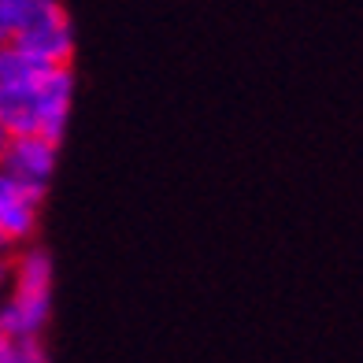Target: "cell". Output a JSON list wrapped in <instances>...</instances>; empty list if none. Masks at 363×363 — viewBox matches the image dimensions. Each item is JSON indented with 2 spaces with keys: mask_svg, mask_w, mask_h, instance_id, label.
Here are the masks:
<instances>
[{
  "mask_svg": "<svg viewBox=\"0 0 363 363\" xmlns=\"http://www.w3.org/2000/svg\"><path fill=\"white\" fill-rule=\"evenodd\" d=\"M63 8V0H0V45L23 34L30 23L45 19L48 11Z\"/></svg>",
  "mask_w": 363,
  "mask_h": 363,
  "instance_id": "cell-7",
  "label": "cell"
},
{
  "mask_svg": "<svg viewBox=\"0 0 363 363\" xmlns=\"http://www.w3.org/2000/svg\"><path fill=\"white\" fill-rule=\"evenodd\" d=\"M8 349H11V341H8L4 334H0V363H4V356H8Z\"/></svg>",
  "mask_w": 363,
  "mask_h": 363,
  "instance_id": "cell-11",
  "label": "cell"
},
{
  "mask_svg": "<svg viewBox=\"0 0 363 363\" xmlns=\"http://www.w3.org/2000/svg\"><path fill=\"white\" fill-rule=\"evenodd\" d=\"M41 204H45L41 193H30L8 174H0V238H4L8 249H23L38 238Z\"/></svg>",
  "mask_w": 363,
  "mask_h": 363,
  "instance_id": "cell-4",
  "label": "cell"
},
{
  "mask_svg": "<svg viewBox=\"0 0 363 363\" xmlns=\"http://www.w3.org/2000/svg\"><path fill=\"white\" fill-rule=\"evenodd\" d=\"M45 67L38 60H30L23 48L15 45H0V86H19V82L38 78Z\"/></svg>",
  "mask_w": 363,
  "mask_h": 363,
  "instance_id": "cell-8",
  "label": "cell"
},
{
  "mask_svg": "<svg viewBox=\"0 0 363 363\" xmlns=\"http://www.w3.org/2000/svg\"><path fill=\"white\" fill-rule=\"evenodd\" d=\"M4 363H52L41 341H11Z\"/></svg>",
  "mask_w": 363,
  "mask_h": 363,
  "instance_id": "cell-9",
  "label": "cell"
},
{
  "mask_svg": "<svg viewBox=\"0 0 363 363\" xmlns=\"http://www.w3.org/2000/svg\"><path fill=\"white\" fill-rule=\"evenodd\" d=\"M48 315H52V293L8 289L0 301V334L8 341H41Z\"/></svg>",
  "mask_w": 363,
  "mask_h": 363,
  "instance_id": "cell-5",
  "label": "cell"
},
{
  "mask_svg": "<svg viewBox=\"0 0 363 363\" xmlns=\"http://www.w3.org/2000/svg\"><path fill=\"white\" fill-rule=\"evenodd\" d=\"M8 45L23 48V52L30 60H38L41 67H71L78 41H74V23H71L67 8H56V11H48L45 19L30 23L23 34H15Z\"/></svg>",
  "mask_w": 363,
  "mask_h": 363,
  "instance_id": "cell-1",
  "label": "cell"
},
{
  "mask_svg": "<svg viewBox=\"0 0 363 363\" xmlns=\"http://www.w3.org/2000/svg\"><path fill=\"white\" fill-rule=\"evenodd\" d=\"M74 67H48L38 78V138L60 145L71 123Z\"/></svg>",
  "mask_w": 363,
  "mask_h": 363,
  "instance_id": "cell-3",
  "label": "cell"
},
{
  "mask_svg": "<svg viewBox=\"0 0 363 363\" xmlns=\"http://www.w3.org/2000/svg\"><path fill=\"white\" fill-rule=\"evenodd\" d=\"M60 145L45 138H11L4 156H0V174H8L11 182H19L30 193H48V182L56 174Z\"/></svg>",
  "mask_w": 363,
  "mask_h": 363,
  "instance_id": "cell-2",
  "label": "cell"
},
{
  "mask_svg": "<svg viewBox=\"0 0 363 363\" xmlns=\"http://www.w3.org/2000/svg\"><path fill=\"white\" fill-rule=\"evenodd\" d=\"M11 271V286L8 289H23V293H52V256L45 245L30 241L23 249H15V256L8 259Z\"/></svg>",
  "mask_w": 363,
  "mask_h": 363,
  "instance_id": "cell-6",
  "label": "cell"
},
{
  "mask_svg": "<svg viewBox=\"0 0 363 363\" xmlns=\"http://www.w3.org/2000/svg\"><path fill=\"white\" fill-rule=\"evenodd\" d=\"M8 141H11V138H8V130L0 126V156H4V148H8Z\"/></svg>",
  "mask_w": 363,
  "mask_h": 363,
  "instance_id": "cell-12",
  "label": "cell"
},
{
  "mask_svg": "<svg viewBox=\"0 0 363 363\" xmlns=\"http://www.w3.org/2000/svg\"><path fill=\"white\" fill-rule=\"evenodd\" d=\"M8 286H11V271H8V259H0V301H4Z\"/></svg>",
  "mask_w": 363,
  "mask_h": 363,
  "instance_id": "cell-10",
  "label": "cell"
}]
</instances>
